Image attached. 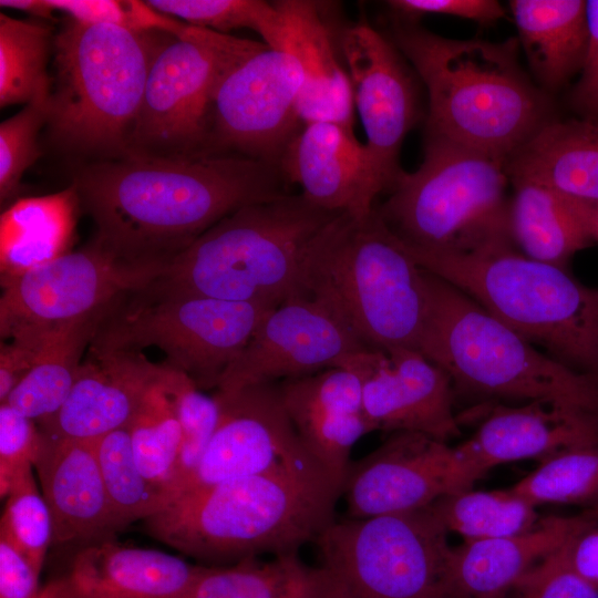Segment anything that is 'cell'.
<instances>
[{"mask_svg": "<svg viewBox=\"0 0 598 598\" xmlns=\"http://www.w3.org/2000/svg\"><path fill=\"white\" fill-rule=\"evenodd\" d=\"M529 68L547 89L565 84L582 65L587 44L586 1H509Z\"/></svg>", "mask_w": 598, "mask_h": 598, "instance_id": "obj_30", "label": "cell"}, {"mask_svg": "<svg viewBox=\"0 0 598 598\" xmlns=\"http://www.w3.org/2000/svg\"><path fill=\"white\" fill-rule=\"evenodd\" d=\"M168 370L163 381L147 395L127 429L142 473L173 495L171 486L181 450L182 429L165 384Z\"/></svg>", "mask_w": 598, "mask_h": 598, "instance_id": "obj_36", "label": "cell"}, {"mask_svg": "<svg viewBox=\"0 0 598 598\" xmlns=\"http://www.w3.org/2000/svg\"><path fill=\"white\" fill-rule=\"evenodd\" d=\"M276 306L228 301L150 283L116 299L104 312L87 349L141 352L156 347L164 362L200 389H217L228 365Z\"/></svg>", "mask_w": 598, "mask_h": 598, "instance_id": "obj_10", "label": "cell"}, {"mask_svg": "<svg viewBox=\"0 0 598 598\" xmlns=\"http://www.w3.org/2000/svg\"><path fill=\"white\" fill-rule=\"evenodd\" d=\"M95 451L106 495L120 530L137 519H146L164 508L174 496L150 481L140 470L127 427L96 440Z\"/></svg>", "mask_w": 598, "mask_h": 598, "instance_id": "obj_35", "label": "cell"}, {"mask_svg": "<svg viewBox=\"0 0 598 598\" xmlns=\"http://www.w3.org/2000/svg\"><path fill=\"white\" fill-rule=\"evenodd\" d=\"M43 433L34 421L12 409L0 405V494L8 496L16 478L33 464L40 453Z\"/></svg>", "mask_w": 598, "mask_h": 598, "instance_id": "obj_43", "label": "cell"}, {"mask_svg": "<svg viewBox=\"0 0 598 598\" xmlns=\"http://www.w3.org/2000/svg\"><path fill=\"white\" fill-rule=\"evenodd\" d=\"M506 161L425 132L424 158L400 175L377 209L406 244L466 255L515 246L506 199Z\"/></svg>", "mask_w": 598, "mask_h": 598, "instance_id": "obj_9", "label": "cell"}, {"mask_svg": "<svg viewBox=\"0 0 598 598\" xmlns=\"http://www.w3.org/2000/svg\"><path fill=\"white\" fill-rule=\"evenodd\" d=\"M157 11L186 23L225 33L248 28L271 49L283 48L285 18L278 4L261 0H150Z\"/></svg>", "mask_w": 598, "mask_h": 598, "instance_id": "obj_38", "label": "cell"}, {"mask_svg": "<svg viewBox=\"0 0 598 598\" xmlns=\"http://www.w3.org/2000/svg\"><path fill=\"white\" fill-rule=\"evenodd\" d=\"M341 484L309 452L251 476L175 498L144 519L146 533L221 566L259 555L298 554L336 520Z\"/></svg>", "mask_w": 598, "mask_h": 598, "instance_id": "obj_2", "label": "cell"}, {"mask_svg": "<svg viewBox=\"0 0 598 598\" xmlns=\"http://www.w3.org/2000/svg\"><path fill=\"white\" fill-rule=\"evenodd\" d=\"M512 182L547 185L598 209V122L550 120L506 161Z\"/></svg>", "mask_w": 598, "mask_h": 598, "instance_id": "obj_27", "label": "cell"}, {"mask_svg": "<svg viewBox=\"0 0 598 598\" xmlns=\"http://www.w3.org/2000/svg\"><path fill=\"white\" fill-rule=\"evenodd\" d=\"M214 396L219 404L217 427L177 497L264 473L308 451L285 410L278 383L217 390Z\"/></svg>", "mask_w": 598, "mask_h": 598, "instance_id": "obj_18", "label": "cell"}, {"mask_svg": "<svg viewBox=\"0 0 598 598\" xmlns=\"http://www.w3.org/2000/svg\"><path fill=\"white\" fill-rule=\"evenodd\" d=\"M587 44L573 103L590 117H598V0L586 1Z\"/></svg>", "mask_w": 598, "mask_h": 598, "instance_id": "obj_46", "label": "cell"}, {"mask_svg": "<svg viewBox=\"0 0 598 598\" xmlns=\"http://www.w3.org/2000/svg\"><path fill=\"white\" fill-rule=\"evenodd\" d=\"M278 167L301 195L330 212L364 219L388 182L367 144L353 130L332 122L305 124L283 151Z\"/></svg>", "mask_w": 598, "mask_h": 598, "instance_id": "obj_20", "label": "cell"}, {"mask_svg": "<svg viewBox=\"0 0 598 598\" xmlns=\"http://www.w3.org/2000/svg\"><path fill=\"white\" fill-rule=\"evenodd\" d=\"M276 3L285 18L282 50L292 53L302 70L298 97L302 125L332 122L352 128L354 102L350 78L339 62L317 4L303 0Z\"/></svg>", "mask_w": 598, "mask_h": 598, "instance_id": "obj_26", "label": "cell"}, {"mask_svg": "<svg viewBox=\"0 0 598 598\" xmlns=\"http://www.w3.org/2000/svg\"><path fill=\"white\" fill-rule=\"evenodd\" d=\"M485 474L457 446L415 432H394L374 451L351 462L341 485L348 518L421 509L472 489Z\"/></svg>", "mask_w": 598, "mask_h": 598, "instance_id": "obj_15", "label": "cell"}, {"mask_svg": "<svg viewBox=\"0 0 598 598\" xmlns=\"http://www.w3.org/2000/svg\"><path fill=\"white\" fill-rule=\"evenodd\" d=\"M515 586L520 598H598V589L565 564L559 549L533 567Z\"/></svg>", "mask_w": 598, "mask_h": 598, "instance_id": "obj_44", "label": "cell"}, {"mask_svg": "<svg viewBox=\"0 0 598 598\" xmlns=\"http://www.w3.org/2000/svg\"><path fill=\"white\" fill-rule=\"evenodd\" d=\"M509 491L535 506L598 504V446L569 448L546 457Z\"/></svg>", "mask_w": 598, "mask_h": 598, "instance_id": "obj_37", "label": "cell"}, {"mask_svg": "<svg viewBox=\"0 0 598 598\" xmlns=\"http://www.w3.org/2000/svg\"><path fill=\"white\" fill-rule=\"evenodd\" d=\"M320 566L347 598H451L447 530L431 505L332 522L316 539Z\"/></svg>", "mask_w": 598, "mask_h": 598, "instance_id": "obj_11", "label": "cell"}, {"mask_svg": "<svg viewBox=\"0 0 598 598\" xmlns=\"http://www.w3.org/2000/svg\"><path fill=\"white\" fill-rule=\"evenodd\" d=\"M74 184L65 189L21 198L0 217L1 280L25 274L69 252L80 208Z\"/></svg>", "mask_w": 598, "mask_h": 598, "instance_id": "obj_29", "label": "cell"}, {"mask_svg": "<svg viewBox=\"0 0 598 598\" xmlns=\"http://www.w3.org/2000/svg\"><path fill=\"white\" fill-rule=\"evenodd\" d=\"M393 42L426 86L427 133L507 161L551 120L518 64L516 39H450L400 19Z\"/></svg>", "mask_w": 598, "mask_h": 598, "instance_id": "obj_3", "label": "cell"}, {"mask_svg": "<svg viewBox=\"0 0 598 598\" xmlns=\"http://www.w3.org/2000/svg\"><path fill=\"white\" fill-rule=\"evenodd\" d=\"M2 8L16 9L37 16L39 18H50L54 11L47 0H1Z\"/></svg>", "mask_w": 598, "mask_h": 598, "instance_id": "obj_50", "label": "cell"}, {"mask_svg": "<svg viewBox=\"0 0 598 598\" xmlns=\"http://www.w3.org/2000/svg\"><path fill=\"white\" fill-rule=\"evenodd\" d=\"M340 40L365 144L392 190L403 173L402 143L417 120L414 82L394 43L368 23L346 28Z\"/></svg>", "mask_w": 598, "mask_h": 598, "instance_id": "obj_19", "label": "cell"}, {"mask_svg": "<svg viewBox=\"0 0 598 598\" xmlns=\"http://www.w3.org/2000/svg\"><path fill=\"white\" fill-rule=\"evenodd\" d=\"M51 29L45 23L0 14V105L51 102L47 63Z\"/></svg>", "mask_w": 598, "mask_h": 598, "instance_id": "obj_33", "label": "cell"}, {"mask_svg": "<svg viewBox=\"0 0 598 598\" xmlns=\"http://www.w3.org/2000/svg\"><path fill=\"white\" fill-rule=\"evenodd\" d=\"M365 347L318 298L300 293L270 309L223 373L217 390L308 375L339 367Z\"/></svg>", "mask_w": 598, "mask_h": 598, "instance_id": "obj_16", "label": "cell"}, {"mask_svg": "<svg viewBox=\"0 0 598 598\" xmlns=\"http://www.w3.org/2000/svg\"><path fill=\"white\" fill-rule=\"evenodd\" d=\"M87 351L65 403L40 424L45 434L92 441L127 427L168 370L141 352Z\"/></svg>", "mask_w": 598, "mask_h": 598, "instance_id": "obj_21", "label": "cell"}, {"mask_svg": "<svg viewBox=\"0 0 598 598\" xmlns=\"http://www.w3.org/2000/svg\"><path fill=\"white\" fill-rule=\"evenodd\" d=\"M301 293L323 301L368 348L420 352L427 317L424 269L374 208L343 213L317 238Z\"/></svg>", "mask_w": 598, "mask_h": 598, "instance_id": "obj_4", "label": "cell"}, {"mask_svg": "<svg viewBox=\"0 0 598 598\" xmlns=\"http://www.w3.org/2000/svg\"><path fill=\"white\" fill-rule=\"evenodd\" d=\"M53 9L73 21L85 24H109L131 32H166L183 37L189 24L164 14L146 1L138 0H47Z\"/></svg>", "mask_w": 598, "mask_h": 598, "instance_id": "obj_41", "label": "cell"}, {"mask_svg": "<svg viewBox=\"0 0 598 598\" xmlns=\"http://www.w3.org/2000/svg\"><path fill=\"white\" fill-rule=\"evenodd\" d=\"M559 554L576 575L598 589V520L575 534Z\"/></svg>", "mask_w": 598, "mask_h": 598, "instance_id": "obj_48", "label": "cell"}, {"mask_svg": "<svg viewBox=\"0 0 598 598\" xmlns=\"http://www.w3.org/2000/svg\"><path fill=\"white\" fill-rule=\"evenodd\" d=\"M266 43L188 27L156 55L128 136V152L162 156L204 153L216 87Z\"/></svg>", "mask_w": 598, "mask_h": 598, "instance_id": "obj_12", "label": "cell"}, {"mask_svg": "<svg viewBox=\"0 0 598 598\" xmlns=\"http://www.w3.org/2000/svg\"><path fill=\"white\" fill-rule=\"evenodd\" d=\"M166 388L182 429V443L171 492L174 499L194 476L219 421V404L184 372L169 367Z\"/></svg>", "mask_w": 598, "mask_h": 598, "instance_id": "obj_39", "label": "cell"}, {"mask_svg": "<svg viewBox=\"0 0 598 598\" xmlns=\"http://www.w3.org/2000/svg\"><path fill=\"white\" fill-rule=\"evenodd\" d=\"M37 598H51V597L44 591V589H41Z\"/></svg>", "mask_w": 598, "mask_h": 598, "instance_id": "obj_52", "label": "cell"}, {"mask_svg": "<svg viewBox=\"0 0 598 598\" xmlns=\"http://www.w3.org/2000/svg\"><path fill=\"white\" fill-rule=\"evenodd\" d=\"M597 237H598V227H597Z\"/></svg>", "mask_w": 598, "mask_h": 598, "instance_id": "obj_53", "label": "cell"}, {"mask_svg": "<svg viewBox=\"0 0 598 598\" xmlns=\"http://www.w3.org/2000/svg\"><path fill=\"white\" fill-rule=\"evenodd\" d=\"M200 569L113 537L75 551L68 573L43 589L51 598H186Z\"/></svg>", "mask_w": 598, "mask_h": 598, "instance_id": "obj_23", "label": "cell"}, {"mask_svg": "<svg viewBox=\"0 0 598 598\" xmlns=\"http://www.w3.org/2000/svg\"><path fill=\"white\" fill-rule=\"evenodd\" d=\"M340 214L301 194L241 207L178 252L154 281L187 295L278 306L301 293L308 256Z\"/></svg>", "mask_w": 598, "mask_h": 598, "instance_id": "obj_5", "label": "cell"}, {"mask_svg": "<svg viewBox=\"0 0 598 598\" xmlns=\"http://www.w3.org/2000/svg\"><path fill=\"white\" fill-rule=\"evenodd\" d=\"M513 184L509 233L525 256L565 268L574 254L597 237V208L540 183Z\"/></svg>", "mask_w": 598, "mask_h": 598, "instance_id": "obj_28", "label": "cell"}, {"mask_svg": "<svg viewBox=\"0 0 598 598\" xmlns=\"http://www.w3.org/2000/svg\"><path fill=\"white\" fill-rule=\"evenodd\" d=\"M336 585L329 573L298 554L270 560L246 558L229 566H202L186 598H319Z\"/></svg>", "mask_w": 598, "mask_h": 598, "instance_id": "obj_31", "label": "cell"}, {"mask_svg": "<svg viewBox=\"0 0 598 598\" xmlns=\"http://www.w3.org/2000/svg\"><path fill=\"white\" fill-rule=\"evenodd\" d=\"M51 102L35 101L0 124V198L16 195L20 181L40 156L38 133L48 123Z\"/></svg>", "mask_w": 598, "mask_h": 598, "instance_id": "obj_42", "label": "cell"}, {"mask_svg": "<svg viewBox=\"0 0 598 598\" xmlns=\"http://www.w3.org/2000/svg\"><path fill=\"white\" fill-rule=\"evenodd\" d=\"M386 3L400 19L408 21L425 14H444L488 23L505 17V10L494 0H391Z\"/></svg>", "mask_w": 598, "mask_h": 598, "instance_id": "obj_45", "label": "cell"}, {"mask_svg": "<svg viewBox=\"0 0 598 598\" xmlns=\"http://www.w3.org/2000/svg\"><path fill=\"white\" fill-rule=\"evenodd\" d=\"M403 245L420 267L465 292L526 340L598 378V289L515 246L456 255Z\"/></svg>", "mask_w": 598, "mask_h": 598, "instance_id": "obj_6", "label": "cell"}, {"mask_svg": "<svg viewBox=\"0 0 598 598\" xmlns=\"http://www.w3.org/2000/svg\"><path fill=\"white\" fill-rule=\"evenodd\" d=\"M598 118V117H597Z\"/></svg>", "mask_w": 598, "mask_h": 598, "instance_id": "obj_54", "label": "cell"}, {"mask_svg": "<svg viewBox=\"0 0 598 598\" xmlns=\"http://www.w3.org/2000/svg\"><path fill=\"white\" fill-rule=\"evenodd\" d=\"M339 367L360 377L363 412L374 431L415 432L446 443L461 433L453 383L421 352L365 348Z\"/></svg>", "mask_w": 598, "mask_h": 598, "instance_id": "obj_17", "label": "cell"}, {"mask_svg": "<svg viewBox=\"0 0 598 598\" xmlns=\"http://www.w3.org/2000/svg\"><path fill=\"white\" fill-rule=\"evenodd\" d=\"M103 315L56 331L3 403L39 424L54 416L71 393L84 349L89 348Z\"/></svg>", "mask_w": 598, "mask_h": 598, "instance_id": "obj_32", "label": "cell"}, {"mask_svg": "<svg viewBox=\"0 0 598 598\" xmlns=\"http://www.w3.org/2000/svg\"><path fill=\"white\" fill-rule=\"evenodd\" d=\"M39 576L30 561L0 537V598H37Z\"/></svg>", "mask_w": 598, "mask_h": 598, "instance_id": "obj_47", "label": "cell"}, {"mask_svg": "<svg viewBox=\"0 0 598 598\" xmlns=\"http://www.w3.org/2000/svg\"><path fill=\"white\" fill-rule=\"evenodd\" d=\"M43 433L33 464L53 525L52 546L75 548L116 537L120 530L101 475L94 440Z\"/></svg>", "mask_w": 598, "mask_h": 598, "instance_id": "obj_22", "label": "cell"}, {"mask_svg": "<svg viewBox=\"0 0 598 598\" xmlns=\"http://www.w3.org/2000/svg\"><path fill=\"white\" fill-rule=\"evenodd\" d=\"M431 507L447 533L461 535L465 543L517 535L540 519L536 506L509 488L448 494Z\"/></svg>", "mask_w": 598, "mask_h": 598, "instance_id": "obj_34", "label": "cell"}, {"mask_svg": "<svg viewBox=\"0 0 598 598\" xmlns=\"http://www.w3.org/2000/svg\"><path fill=\"white\" fill-rule=\"evenodd\" d=\"M176 37L71 20L56 35V85L48 123L66 151L112 158L127 154L151 66Z\"/></svg>", "mask_w": 598, "mask_h": 598, "instance_id": "obj_8", "label": "cell"}, {"mask_svg": "<svg viewBox=\"0 0 598 598\" xmlns=\"http://www.w3.org/2000/svg\"><path fill=\"white\" fill-rule=\"evenodd\" d=\"M303 75L296 56L267 44L218 83L209 115L205 154H237L278 166L303 126L298 97Z\"/></svg>", "mask_w": 598, "mask_h": 598, "instance_id": "obj_14", "label": "cell"}, {"mask_svg": "<svg viewBox=\"0 0 598 598\" xmlns=\"http://www.w3.org/2000/svg\"><path fill=\"white\" fill-rule=\"evenodd\" d=\"M285 181L277 165L237 154L127 153L83 166L72 184L104 247L164 269L229 214L289 194Z\"/></svg>", "mask_w": 598, "mask_h": 598, "instance_id": "obj_1", "label": "cell"}, {"mask_svg": "<svg viewBox=\"0 0 598 598\" xmlns=\"http://www.w3.org/2000/svg\"><path fill=\"white\" fill-rule=\"evenodd\" d=\"M427 317L420 352L466 392L550 400L598 415V378L538 351L465 292L424 269Z\"/></svg>", "mask_w": 598, "mask_h": 598, "instance_id": "obj_7", "label": "cell"}, {"mask_svg": "<svg viewBox=\"0 0 598 598\" xmlns=\"http://www.w3.org/2000/svg\"><path fill=\"white\" fill-rule=\"evenodd\" d=\"M32 468H27L16 478L6 497L0 537L8 540L41 573L47 553L52 546L53 525Z\"/></svg>", "mask_w": 598, "mask_h": 598, "instance_id": "obj_40", "label": "cell"}, {"mask_svg": "<svg viewBox=\"0 0 598 598\" xmlns=\"http://www.w3.org/2000/svg\"><path fill=\"white\" fill-rule=\"evenodd\" d=\"M319 598H347L342 589L336 582L334 587Z\"/></svg>", "mask_w": 598, "mask_h": 598, "instance_id": "obj_51", "label": "cell"}, {"mask_svg": "<svg viewBox=\"0 0 598 598\" xmlns=\"http://www.w3.org/2000/svg\"><path fill=\"white\" fill-rule=\"evenodd\" d=\"M598 446V415L550 400L495 405L458 447L485 474L492 467L558 452Z\"/></svg>", "mask_w": 598, "mask_h": 598, "instance_id": "obj_24", "label": "cell"}, {"mask_svg": "<svg viewBox=\"0 0 598 598\" xmlns=\"http://www.w3.org/2000/svg\"><path fill=\"white\" fill-rule=\"evenodd\" d=\"M43 350V349H42ZM41 350V351H42ZM41 351L11 341L0 348V402L3 403L12 390L35 364Z\"/></svg>", "mask_w": 598, "mask_h": 598, "instance_id": "obj_49", "label": "cell"}, {"mask_svg": "<svg viewBox=\"0 0 598 598\" xmlns=\"http://www.w3.org/2000/svg\"><path fill=\"white\" fill-rule=\"evenodd\" d=\"M596 520L598 506L578 515L540 518L534 527L517 535L453 548L450 569L453 596L504 598L526 573Z\"/></svg>", "mask_w": 598, "mask_h": 598, "instance_id": "obj_25", "label": "cell"}, {"mask_svg": "<svg viewBox=\"0 0 598 598\" xmlns=\"http://www.w3.org/2000/svg\"><path fill=\"white\" fill-rule=\"evenodd\" d=\"M162 272L118 258L94 237L80 250L1 280V338L42 350L56 331L105 312Z\"/></svg>", "mask_w": 598, "mask_h": 598, "instance_id": "obj_13", "label": "cell"}]
</instances>
